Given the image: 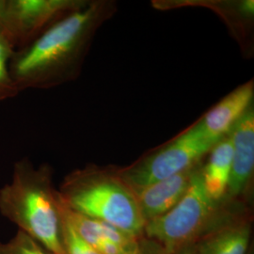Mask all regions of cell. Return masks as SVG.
Segmentation results:
<instances>
[{
  "label": "cell",
  "mask_w": 254,
  "mask_h": 254,
  "mask_svg": "<svg viewBox=\"0 0 254 254\" xmlns=\"http://www.w3.org/2000/svg\"><path fill=\"white\" fill-rule=\"evenodd\" d=\"M60 209L62 215V242L64 254H100L84 238H82L72 226L62 211L61 202Z\"/></svg>",
  "instance_id": "cell-14"
},
{
  "label": "cell",
  "mask_w": 254,
  "mask_h": 254,
  "mask_svg": "<svg viewBox=\"0 0 254 254\" xmlns=\"http://www.w3.org/2000/svg\"><path fill=\"white\" fill-rule=\"evenodd\" d=\"M136 254H172L163 246L143 236L140 240L139 250Z\"/></svg>",
  "instance_id": "cell-16"
},
{
  "label": "cell",
  "mask_w": 254,
  "mask_h": 254,
  "mask_svg": "<svg viewBox=\"0 0 254 254\" xmlns=\"http://www.w3.org/2000/svg\"><path fill=\"white\" fill-rule=\"evenodd\" d=\"M254 81L252 79L228 93L197 123L205 136L218 142L227 136L236 123L254 106Z\"/></svg>",
  "instance_id": "cell-9"
},
{
  "label": "cell",
  "mask_w": 254,
  "mask_h": 254,
  "mask_svg": "<svg viewBox=\"0 0 254 254\" xmlns=\"http://www.w3.org/2000/svg\"><path fill=\"white\" fill-rule=\"evenodd\" d=\"M207 156L201 170L203 184L210 197L221 201L226 195L232 172L233 144L230 134L217 142Z\"/></svg>",
  "instance_id": "cell-11"
},
{
  "label": "cell",
  "mask_w": 254,
  "mask_h": 254,
  "mask_svg": "<svg viewBox=\"0 0 254 254\" xmlns=\"http://www.w3.org/2000/svg\"><path fill=\"white\" fill-rule=\"evenodd\" d=\"M117 7L113 0H89L31 44L14 51L9 72L19 92L52 89L75 80L97 31L115 15Z\"/></svg>",
  "instance_id": "cell-1"
},
{
  "label": "cell",
  "mask_w": 254,
  "mask_h": 254,
  "mask_svg": "<svg viewBox=\"0 0 254 254\" xmlns=\"http://www.w3.org/2000/svg\"><path fill=\"white\" fill-rule=\"evenodd\" d=\"M216 143L205 136L196 122L134 163L119 167V171L124 180L136 192L201 163Z\"/></svg>",
  "instance_id": "cell-5"
},
{
  "label": "cell",
  "mask_w": 254,
  "mask_h": 254,
  "mask_svg": "<svg viewBox=\"0 0 254 254\" xmlns=\"http://www.w3.org/2000/svg\"><path fill=\"white\" fill-rule=\"evenodd\" d=\"M217 223L194 243L197 254H249L253 234L252 206L222 200Z\"/></svg>",
  "instance_id": "cell-7"
},
{
  "label": "cell",
  "mask_w": 254,
  "mask_h": 254,
  "mask_svg": "<svg viewBox=\"0 0 254 254\" xmlns=\"http://www.w3.org/2000/svg\"><path fill=\"white\" fill-rule=\"evenodd\" d=\"M202 166L203 163L179 202L144 226L143 236L163 246L172 254L184 246L195 243L217 223L222 214V200H213L204 187Z\"/></svg>",
  "instance_id": "cell-4"
},
{
  "label": "cell",
  "mask_w": 254,
  "mask_h": 254,
  "mask_svg": "<svg viewBox=\"0 0 254 254\" xmlns=\"http://www.w3.org/2000/svg\"><path fill=\"white\" fill-rule=\"evenodd\" d=\"M6 7H7V0H0V33H4Z\"/></svg>",
  "instance_id": "cell-17"
},
{
  "label": "cell",
  "mask_w": 254,
  "mask_h": 254,
  "mask_svg": "<svg viewBox=\"0 0 254 254\" xmlns=\"http://www.w3.org/2000/svg\"><path fill=\"white\" fill-rule=\"evenodd\" d=\"M60 196V194H59ZM61 208L64 216L69 220L76 232L90 245L96 249L97 246L104 242H114L121 245H136L141 237H136L132 234L116 227L108 222L88 218L68 208L61 199Z\"/></svg>",
  "instance_id": "cell-12"
},
{
  "label": "cell",
  "mask_w": 254,
  "mask_h": 254,
  "mask_svg": "<svg viewBox=\"0 0 254 254\" xmlns=\"http://www.w3.org/2000/svg\"><path fill=\"white\" fill-rule=\"evenodd\" d=\"M89 0H7L4 34L15 51Z\"/></svg>",
  "instance_id": "cell-6"
},
{
  "label": "cell",
  "mask_w": 254,
  "mask_h": 254,
  "mask_svg": "<svg viewBox=\"0 0 254 254\" xmlns=\"http://www.w3.org/2000/svg\"><path fill=\"white\" fill-rule=\"evenodd\" d=\"M0 213L52 254H64L59 191L47 164L14 163L11 181L0 190Z\"/></svg>",
  "instance_id": "cell-2"
},
{
  "label": "cell",
  "mask_w": 254,
  "mask_h": 254,
  "mask_svg": "<svg viewBox=\"0 0 254 254\" xmlns=\"http://www.w3.org/2000/svg\"><path fill=\"white\" fill-rule=\"evenodd\" d=\"M15 49L4 33H0V103L19 93L9 72V62Z\"/></svg>",
  "instance_id": "cell-13"
},
{
  "label": "cell",
  "mask_w": 254,
  "mask_h": 254,
  "mask_svg": "<svg viewBox=\"0 0 254 254\" xmlns=\"http://www.w3.org/2000/svg\"><path fill=\"white\" fill-rule=\"evenodd\" d=\"M58 191L73 212L108 222L136 237L144 236L145 222L136 194L122 177L119 167L89 164L66 175Z\"/></svg>",
  "instance_id": "cell-3"
},
{
  "label": "cell",
  "mask_w": 254,
  "mask_h": 254,
  "mask_svg": "<svg viewBox=\"0 0 254 254\" xmlns=\"http://www.w3.org/2000/svg\"><path fill=\"white\" fill-rule=\"evenodd\" d=\"M0 254H53L35 239L18 231L9 241L0 242Z\"/></svg>",
  "instance_id": "cell-15"
},
{
  "label": "cell",
  "mask_w": 254,
  "mask_h": 254,
  "mask_svg": "<svg viewBox=\"0 0 254 254\" xmlns=\"http://www.w3.org/2000/svg\"><path fill=\"white\" fill-rule=\"evenodd\" d=\"M173 254H197V253H196V249H195L194 243H191L189 245L182 247L179 250H177L175 253H173Z\"/></svg>",
  "instance_id": "cell-18"
},
{
  "label": "cell",
  "mask_w": 254,
  "mask_h": 254,
  "mask_svg": "<svg viewBox=\"0 0 254 254\" xmlns=\"http://www.w3.org/2000/svg\"><path fill=\"white\" fill-rule=\"evenodd\" d=\"M201 163L172 177L149 185L135 192L144 222L159 218L179 202L190 187L194 174Z\"/></svg>",
  "instance_id": "cell-10"
},
{
  "label": "cell",
  "mask_w": 254,
  "mask_h": 254,
  "mask_svg": "<svg viewBox=\"0 0 254 254\" xmlns=\"http://www.w3.org/2000/svg\"><path fill=\"white\" fill-rule=\"evenodd\" d=\"M233 164L224 200L252 206L254 176V109H249L229 133Z\"/></svg>",
  "instance_id": "cell-8"
}]
</instances>
